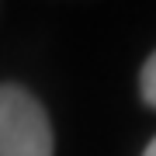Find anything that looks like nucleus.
Instances as JSON below:
<instances>
[{"label":"nucleus","mask_w":156,"mask_h":156,"mask_svg":"<svg viewBox=\"0 0 156 156\" xmlns=\"http://www.w3.org/2000/svg\"><path fill=\"white\" fill-rule=\"evenodd\" d=\"M49 111L21 83H0V156H52Z\"/></svg>","instance_id":"obj_1"},{"label":"nucleus","mask_w":156,"mask_h":156,"mask_svg":"<svg viewBox=\"0 0 156 156\" xmlns=\"http://www.w3.org/2000/svg\"><path fill=\"white\" fill-rule=\"evenodd\" d=\"M139 94H142V101L149 108H156V52L142 62V69H139Z\"/></svg>","instance_id":"obj_2"},{"label":"nucleus","mask_w":156,"mask_h":156,"mask_svg":"<svg viewBox=\"0 0 156 156\" xmlns=\"http://www.w3.org/2000/svg\"><path fill=\"white\" fill-rule=\"evenodd\" d=\"M142 156H156V135H153V142H149V146L142 149Z\"/></svg>","instance_id":"obj_3"}]
</instances>
